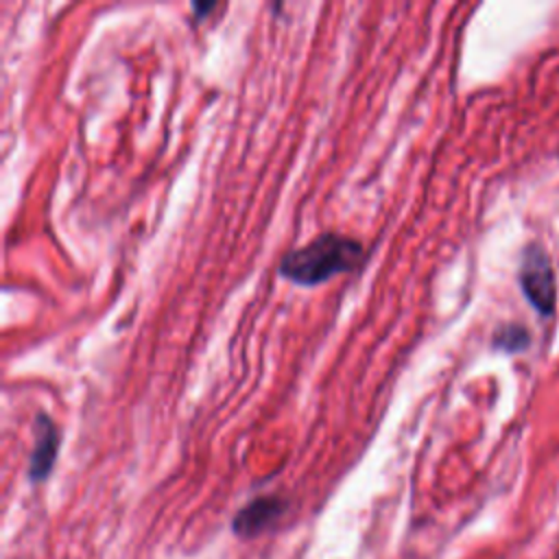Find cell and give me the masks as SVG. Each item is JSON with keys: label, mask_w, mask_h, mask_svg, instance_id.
<instances>
[{"label": "cell", "mask_w": 559, "mask_h": 559, "mask_svg": "<svg viewBox=\"0 0 559 559\" xmlns=\"http://www.w3.org/2000/svg\"><path fill=\"white\" fill-rule=\"evenodd\" d=\"M59 450V430L55 421L48 415H39L35 421V448L28 463V476L31 480H44L57 459Z\"/></svg>", "instance_id": "cell-3"}, {"label": "cell", "mask_w": 559, "mask_h": 559, "mask_svg": "<svg viewBox=\"0 0 559 559\" xmlns=\"http://www.w3.org/2000/svg\"><path fill=\"white\" fill-rule=\"evenodd\" d=\"M518 280H520L522 293L542 317H548L555 312L557 282H555L550 258L542 247L531 245L524 249Z\"/></svg>", "instance_id": "cell-2"}, {"label": "cell", "mask_w": 559, "mask_h": 559, "mask_svg": "<svg viewBox=\"0 0 559 559\" xmlns=\"http://www.w3.org/2000/svg\"><path fill=\"white\" fill-rule=\"evenodd\" d=\"M282 511H284V502L280 498H275V496L258 498L238 511V515L234 520V531L242 537L258 535L269 524H273L282 515Z\"/></svg>", "instance_id": "cell-4"}, {"label": "cell", "mask_w": 559, "mask_h": 559, "mask_svg": "<svg viewBox=\"0 0 559 559\" xmlns=\"http://www.w3.org/2000/svg\"><path fill=\"white\" fill-rule=\"evenodd\" d=\"M362 245L349 236L325 231L306 247L284 255L280 273L297 284L314 286L338 273H347L362 260Z\"/></svg>", "instance_id": "cell-1"}, {"label": "cell", "mask_w": 559, "mask_h": 559, "mask_svg": "<svg viewBox=\"0 0 559 559\" xmlns=\"http://www.w3.org/2000/svg\"><path fill=\"white\" fill-rule=\"evenodd\" d=\"M528 332L522 328V325H515V323H509V325H502L498 332H496V338H493V345L504 349V352H522L526 345H528Z\"/></svg>", "instance_id": "cell-5"}]
</instances>
